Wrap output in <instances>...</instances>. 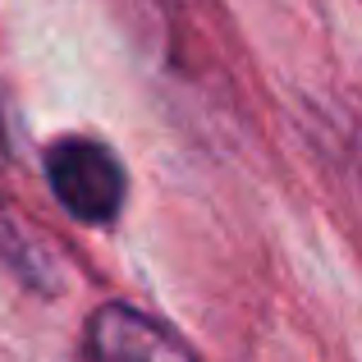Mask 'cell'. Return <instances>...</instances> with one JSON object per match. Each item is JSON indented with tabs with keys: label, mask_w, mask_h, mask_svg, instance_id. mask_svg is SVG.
I'll list each match as a JSON object with an SVG mask.
<instances>
[{
	"label": "cell",
	"mask_w": 362,
	"mask_h": 362,
	"mask_svg": "<svg viewBox=\"0 0 362 362\" xmlns=\"http://www.w3.org/2000/svg\"><path fill=\"white\" fill-rule=\"evenodd\" d=\"M46 184L83 225H110L129 193L119 156L97 138H55L46 147Z\"/></svg>",
	"instance_id": "cell-1"
},
{
	"label": "cell",
	"mask_w": 362,
	"mask_h": 362,
	"mask_svg": "<svg viewBox=\"0 0 362 362\" xmlns=\"http://www.w3.org/2000/svg\"><path fill=\"white\" fill-rule=\"evenodd\" d=\"M83 362H197V354L151 312L106 303L83 330Z\"/></svg>",
	"instance_id": "cell-2"
},
{
	"label": "cell",
	"mask_w": 362,
	"mask_h": 362,
	"mask_svg": "<svg viewBox=\"0 0 362 362\" xmlns=\"http://www.w3.org/2000/svg\"><path fill=\"white\" fill-rule=\"evenodd\" d=\"M0 156H5V124H0Z\"/></svg>",
	"instance_id": "cell-3"
}]
</instances>
